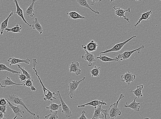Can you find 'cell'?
I'll use <instances>...</instances> for the list:
<instances>
[{
  "label": "cell",
  "mask_w": 161,
  "mask_h": 119,
  "mask_svg": "<svg viewBox=\"0 0 161 119\" xmlns=\"http://www.w3.org/2000/svg\"><path fill=\"white\" fill-rule=\"evenodd\" d=\"M37 64V59H33V69L35 71L36 75L37 76V77L39 79L40 82V84H41L42 87V89L43 90L44 95L45 97L43 98V100L45 101L48 100L49 102L52 101L54 100H56L57 98L54 97V96H55L56 93L55 92H51L50 90L48 89L47 88L44 86L43 82H42L41 79H40V76L38 75L37 70L35 69V67Z\"/></svg>",
  "instance_id": "1"
},
{
  "label": "cell",
  "mask_w": 161,
  "mask_h": 119,
  "mask_svg": "<svg viewBox=\"0 0 161 119\" xmlns=\"http://www.w3.org/2000/svg\"><path fill=\"white\" fill-rule=\"evenodd\" d=\"M124 96L123 94L120 95L119 98L116 103L111 104L108 110L107 115L110 119H115L117 116L121 115V112L118 107V103L121 99L123 98Z\"/></svg>",
  "instance_id": "2"
},
{
  "label": "cell",
  "mask_w": 161,
  "mask_h": 119,
  "mask_svg": "<svg viewBox=\"0 0 161 119\" xmlns=\"http://www.w3.org/2000/svg\"><path fill=\"white\" fill-rule=\"evenodd\" d=\"M7 100L11 103H12L14 104L19 105L23 106L30 114L33 116L35 115V113L31 112L28 109L27 107L26 106V104L23 102L22 98L19 97L18 96L16 95H9Z\"/></svg>",
  "instance_id": "3"
},
{
  "label": "cell",
  "mask_w": 161,
  "mask_h": 119,
  "mask_svg": "<svg viewBox=\"0 0 161 119\" xmlns=\"http://www.w3.org/2000/svg\"><path fill=\"white\" fill-rule=\"evenodd\" d=\"M86 77H83L81 80L78 81L77 80L72 81V82H69L67 86L68 90L69 91L68 95L69 96L70 98L73 99L74 98V93L76 89L79 86V84L82 81H84Z\"/></svg>",
  "instance_id": "4"
},
{
  "label": "cell",
  "mask_w": 161,
  "mask_h": 119,
  "mask_svg": "<svg viewBox=\"0 0 161 119\" xmlns=\"http://www.w3.org/2000/svg\"><path fill=\"white\" fill-rule=\"evenodd\" d=\"M56 94L57 97L59 99L61 103V104L62 109V112L65 114L66 119H67L68 118H70V117H72V111L70 110V108L68 107L67 104L64 102L63 99L59 91H58L57 92H56Z\"/></svg>",
  "instance_id": "5"
},
{
  "label": "cell",
  "mask_w": 161,
  "mask_h": 119,
  "mask_svg": "<svg viewBox=\"0 0 161 119\" xmlns=\"http://www.w3.org/2000/svg\"><path fill=\"white\" fill-rule=\"evenodd\" d=\"M136 37V35L133 36V37L130 38V39L126 40V41L116 44L113 47L111 48V49L104 50L103 52H100L99 54H106L111 52L119 51L128 42H129L130 40L133 39V38Z\"/></svg>",
  "instance_id": "6"
},
{
  "label": "cell",
  "mask_w": 161,
  "mask_h": 119,
  "mask_svg": "<svg viewBox=\"0 0 161 119\" xmlns=\"http://www.w3.org/2000/svg\"><path fill=\"white\" fill-rule=\"evenodd\" d=\"M145 47L144 45H142L140 47L137 49L134 50L130 51H125L123 53L119 54L118 56L117 57L120 61L123 60H127L130 57L131 55L135 52H137L138 53H140L141 50L144 49Z\"/></svg>",
  "instance_id": "7"
},
{
  "label": "cell",
  "mask_w": 161,
  "mask_h": 119,
  "mask_svg": "<svg viewBox=\"0 0 161 119\" xmlns=\"http://www.w3.org/2000/svg\"><path fill=\"white\" fill-rule=\"evenodd\" d=\"M136 76L130 71L121 76V80L123 82H125L128 86H129L131 83L133 82L135 79Z\"/></svg>",
  "instance_id": "8"
},
{
  "label": "cell",
  "mask_w": 161,
  "mask_h": 119,
  "mask_svg": "<svg viewBox=\"0 0 161 119\" xmlns=\"http://www.w3.org/2000/svg\"><path fill=\"white\" fill-rule=\"evenodd\" d=\"M5 100L7 101L8 104H9L10 107L13 110V113L16 116L21 117L23 118V115L25 112L22 110L19 106H15L13 105L11 102H10L6 98Z\"/></svg>",
  "instance_id": "9"
},
{
  "label": "cell",
  "mask_w": 161,
  "mask_h": 119,
  "mask_svg": "<svg viewBox=\"0 0 161 119\" xmlns=\"http://www.w3.org/2000/svg\"><path fill=\"white\" fill-rule=\"evenodd\" d=\"M113 8L115 10V13L116 16H117L118 17H123L124 19L126 20V21L129 23H130L129 19L128 18H126V16L125 15V13L126 12H128L129 13L131 11V9L130 8L124 10L122 8H116L115 6L113 7Z\"/></svg>",
  "instance_id": "10"
},
{
  "label": "cell",
  "mask_w": 161,
  "mask_h": 119,
  "mask_svg": "<svg viewBox=\"0 0 161 119\" xmlns=\"http://www.w3.org/2000/svg\"><path fill=\"white\" fill-rule=\"evenodd\" d=\"M98 44L94 40H91V41L87 45H82V47L84 50H85L89 52L95 51L98 47Z\"/></svg>",
  "instance_id": "11"
},
{
  "label": "cell",
  "mask_w": 161,
  "mask_h": 119,
  "mask_svg": "<svg viewBox=\"0 0 161 119\" xmlns=\"http://www.w3.org/2000/svg\"><path fill=\"white\" fill-rule=\"evenodd\" d=\"M84 50L86 53L85 55L82 56V59H84L89 62L88 66H91L92 65V62L96 61V57L94 56L93 54L89 53L85 50Z\"/></svg>",
  "instance_id": "12"
},
{
  "label": "cell",
  "mask_w": 161,
  "mask_h": 119,
  "mask_svg": "<svg viewBox=\"0 0 161 119\" xmlns=\"http://www.w3.org/2000/svg\"><path fill=\"white\" fill-rule=\"evenodd\" d=\"M13 85H20L25 86V85L22 84H16L12 81L9 76H7L5 79L3 80L0 82V86L3 88H5L7 86Z\"/></svg>",
  "instance_id": "13"
},
{
  "label": "cell",
  "mask_w": 161,
  "mask_h": 119,
  "mask_svg": "<svg viewBox=\"0 0 161 119\" xmlns=\"http://www.w3.org/2000/svg\"><path fill=\"white\" fill-rule=\"evenodd\" d=\"M100 105L102 106L107 105V104L103 100H94L88 103L78 106V108H84L87 106H91L94 107V109L97 108V106H99Z\"/></svg>",
  "instance_id": "14"
},
{
  "label": "cell",
  "mask_w": 161,
  "mask_h": 119,
  "mask_svg": "<svg viewBox=\"0 0 161 119\" xmlns=\"http://www.w3.org/2000/svg\"><path fill=\"white\" fill-rule=\"evenodd\" d=\"M7 61L9 62V67L12 65L17 64L18 63H24L27 64H29L30 63V60L29 58L25 59H18L13 57H11L8 59Z\"/></svg>",
  "instance_id": "15"
},
{
  "label": "cell",
  "mask_w": 161,
  "mask_h": 119,
  "mask_svg": "<svg viewBox=\"0 0 161 119\" xmlns=\"http://www.w3.org/2000/svg\"><path fill=\"white\" fill-rule=\"evenodd\" d=\"M79 64L78 62L76 63L74 62H72V63L69 65L70 73L74 72L76 74V75H80L81 73V70L79 68Z\"/></svg>",
  "instance_id": "16"
},
{
  "label": "cell",
  "mask_w": 161,
  "mask_h": 119,
  "mask_svg": "<svg viewBox=\"0 0 161 119\" xmlns=\"http://www.w3.org/2000/svg\"><path fill=\"white\" fill-rule=\"evenodd\" d=\"M14 2L15 3L16 7V11L15 12V13L21 18L24 23L27 24L29 27H31L32 25L28 23L24 18L23 10L19 6L18 1L17 0H14Z\"/></svg>",
  "instance_id": "17"
},
{
  "label": "cell",
  "mask_w": 161,
  "mask_h": 119,
  "mask_svg": "<svg viewBox=\"0 0 161 119\" xmlns=\"http://www.w3.org/2000/svg\"><path fill=\"white\" fill-rule=\"evenodd\" d=\"M152 11H148L146 13H144L142 14L140 18L139 19L137 23L134 24V27H136L140 23H141L142 21H148L150 18V15H152Z\"/></svg>",
  "instance_id": "18"
},
{
  "label": "cell",
  "mask_w": 161,
  "mask_h": 119,
  "mask_svg": "<svg viewBox=\"0 0 161 119\" xmlns=\"http://www.w3.org/2000/svg\"><path fill=\"white\" fill-rule=\"evenodd\" d=\"M136 97L135 98L133 101L129 104L127 105V103H126V104L124 105V107L130 108L136 111L139 112L140 108V106H139L140 103L136 102Z\"/></svg>",
  "instance_id": "19"
},
{
  "label": "cell",
  "mask_w": 161,
  "mask_h": 119,
  "mask_svg": "<svg viewBox=\"0 0 161 119\" xmlns=\"http://www.w3.org/2000/svg\"><path fill=\"white\" fill-rule=\"evenodd\" d=\"M102 105L98 106V108L95 109L93 117L91 119L101 118H104V115L102 113Z\"/></svg>",
  "instance_id": "20"
},
{
  "label": "cell",
  "mask_w": 161,
  "mask_h": 119,
  "mask_svg": "<svg viewBox=\"0 0 161 119\" xmlns=\"http://www.w3.org/2000/svg\"><path fill=\"white\" fill-rule=\"evenodd\" d=\"M32 27L33 29L37 30L39 32L40 34H42L43 33V28L38 21L37 17H35L34 21L32 22Z\"/></svg>",
  "instance_id": "21"
},
{
  "label": "cell",
  "mask_w": 161,
  "mask_h": 119,
  "mask_svg": "<svg viewBox=\"0 0 161 119\" xmlns=\"http://www.w3.org/2000/svg\"><path fill=\"white\" fill-rule=\"evenodd\" d=\"M37 1L35 0H33L32 1V3L30 5L29 7H28L27 9L26 10L25 13V15L27 16L28 17H33L34 15H35V13H34V10L33 9V6L34 4L35 1Z\"/></svg>",
  "instance_id": "22"
},
{
  "label": "cell",
  "mask_w": 161,
  "mask_h": 119,
  "mask_svg": "<svg viewBox=\"0 0 161 119\" xmlns=\"http://www.w3.org/2000/svg\"><path fill=\"white\" fill-rule=\"evenodd\" d=\"M76 1L77 2L78 4L81 6L88 8L96 14H99L100 13L98 11H94V10L92 9V8L88 4L87 1H86V0H76Z\"/></svg>",
  "instance_id": "23"
},
{
  "label": "cell",
  "mask_w": 161,
  "mask_h": 119,
  "mask_svg": "<svg viewBox=\"0 0 161 119\" xmlns=\"http://www.w3.org/2000/svg\"><path fill=\"white\" fill-rule=\"evenodd\" d=\"M144 88L143 85L138 86L136 88L134 91H131V92L133 93V94L136 96V98H139L143 96L142 91Z\"/></svg>",
  "instance_id": "24"
},
{
  "label": "cell",
  "mask_w": 161,
  "mask_h": 119,
  "mask_svg": "<svg viewBox=\"0 0 161 119\" xmlns=\"http://www.w3.org/2000/svg\"><path fill=\"white\" fill-rule=\"evenodd\" d=\"M70 18L72 19H86L85 17L80 15L79 13L76 11H72L67 13Z\"/></svg>",
  "instance_id": "25"
},
{
  "label": "cell",
  "mask_w": 161,
  "mask_h": 119,
  "mask_svg": "<svg viewBox=\"0 0 161 119\" xmlns=\"http://www.w3.org/2000/svg\"><path fill=\"white\" fill-rule=\"evenodd\" d=\"M14 13V12L13 11H12L11 12V13H10L9 15V16H8L7 18L1 23V35H3L4 30L6 29L8 25V22H9V18L11 17L13 15Z\"/></svg>",
  "instance_id": "26"
},
{
  "label": "cell",
  "mask_w": 161,
  "mask_h": 119,
  "mask_svg": "<svg viewBox=\"0 0 161 119\" xmlns=\"http://www.w3.org/2000/svg\"><path fill=\"white\" fill-rule=\"evenodd\" d=\"M96 58V59H99L102 62H117L119 60V59L117 57L114 58H111L106 56H102L101 54H100V56Z\"/></svg>",
  "instance_id": "27"
},
{
  "label": "cell",
  "mask_w": 161,
  "mask_h": 119,
  "mask_svg": "<svg viewBox=\"0 0 161 119\" xmlns=\"http://www.w3.org/2000/svg\"><path fill=\"white\" fill-rule=\"evenodd\" d=\"M4 70L6 71L11 72L13 74H18L21 73V72L20 71H17L11 69V68L8 67L4 64H0V71H4Z\"/></svg>",
  "instance_id": "28"
},
{
  "label": "cell",
  "mask_w": 161,
  "mask_h": 119,
  "mask_svg": "<svg viewBox=\"0 0 161 119\" xmlns=\"http://www.w3.org/2000/svg\"><path fill=\"white\" fill-rule=\"evenodd\" d=\"M61 108L62 105L61 104H58L55 103H52L49 106L47 107L46 108L47 109L49 110L51 112H55L57 111H58V110L60 109Z\"/></svg>",
  "instance_id": "29"
},
{
  "label": "cell",
  "mask_w": 161,
  "mask_h": 119,
  "mask_svg": "<svg viewBox=\"0 0 161 119\" xmlns=\"http://www.w3.org/2000/svg\"><path fill=\"white\" fill-rule=\"evenodd\" d=\"M22 28L23 27L21 25H19L18 24H17L15 27L12 28L11 29H9V28H7L5 30L7 32H12L14 33H21Z\"/></svg>",
  "instance_id": "30"
},
{
  "label": "cell",
  "mask_w": 161,
  "mask_h": 119,
  "mask_svg": "<svg viewBox=\"0 0 161 119\" xmlns=\"http://www.w3.org/2000/svg\"><path fill=\"white\" fill-rule=\"evenodd\" d=\"M34 81V80L31 79H27L25 81L23 82V84L25 85V86H27V87H30V88L32 91H35L36 89L35 88L33 84V82Z\"/></svg>",
  "instance_id": "31"
},
{
  "label": "cell",
  "mask_w": 161,
  "mask_h": 119,
  "mask_svg": "<svg viewBox=\"0 0 161 119\" xmlns=\"http://www.w3.org/2000/svg\"><path fill=\"white\" fill-rule=\"evenodd\" d=\"M100 67L94 66V69L90 71L92 77H98L99 76Z\"/></svg>",
  "instance_id": "32"
},
{
  "label": "cell",
  "mask_w": 161,
  "mask_h": 119,
  "mask_svg": "<svg viewBox=\"0 0 161 119\" xmlns=\"http://www.w3.org/2000/svg\"><path fill=\"white\" fill-rule=\"evenodd\" d=\"M17 67L18 68L21 70L22 72H23V74L26 76L27 79H31V74L28 73V72L25 70L24 67L22 68L21 65L19 64H17Z\"/></svg>",
  "instance_id": "33"
},
{
  "label": "cell",
  "mask_w": 161,
  "mask_h": 119,
  "mask_svg": "<svg viewBox=\"0 0 161 119\" xmlns=\"http://www.w3.org/2000/svg\"><path fill=\"white\" fill-rule=\"evenodd\" d=\"M58 111H55L53 114H50L48 115L45 116L46 119H58V117L57 116Z\"/></svg>",
  "instance_id": "34"
},
{
  "label": "cell",
  "mask_w": 161,
  "mask_h": 119,
  "mask_svg": "<svg viewBox=\"0 0 161 119\" xmlns=\"http://www.w3.org/2000/svg\"><path fill=\"white\" fill-rule=\"evenodd\" d=\"M7 106H0V111L4 114L6 113Z\"/></svg>",
  "instance_id": "35"
},
{
  "label": "cell",
  "mask_w": 161,
  "mask_h": 119,
  "mask_svg": "<svg viewBox=\"0 0 161 119\" xmlns=\"http://www.w3.org/2000/svg\"><path fill=\"white\" fill-rule=\"evenodd\" d=\"M19 76V78L21 82H24L27 79L26 76L24 75L23 74H20Z\"/></svg>",
  "instance_id": "36"
},
{
  "label": "cell",
  "mask_w": 161,
  "mask_h": 119,
  "mask_svg": "<svg viewBox=\"0 0 161 119\" xmlns=\"http://www.w3.org/2000/svg\"><path fill=\"white\" fill-rule=\"evenodd\" d=\"M7 102L5 98H1L0 99V106H7Z\"/></svg>",
  "instance_id": "37"
},
{
  "label": "cell",
  "mask_w": 161,
  "mask_h": 119,
  "mask_svg": "<svg viewBox=\"0 0 161 119\" xmlns=\"http://www.w3.org/2000/svg\"><path fill=\"white\" fill-rule=\"evenodd\" d=\"M86 113L85 110L82 111L81 115L79 117V118H77V119H89L86 118L85 114Z\"/></svg>",
  "instance_id": "38"
},
{
  "label": "cell",
  "mask_w": 161,
  "mask_h": 119,
  "mask_svg": "<svg viewBox=\"0 0 161 119\" xmlns=\"http://www.w3.org/2000/svg\"><path fill=\"white\" fill-rule=\"evenodd\" d=\"M107 112L108 110H102V113L104 115V119H107Z\"/></svg>",
  "instance_id": "39"
},
{
  "label": "cell",
  "mask_w": 161,
  "mask_h": 119,
  "mask_svg": "<svg viewBox=\"0 0 161 119\" xmlns=\"http://www.w3.org/2000/svg\"><path fill=\"white\" fill-rule=\"evenodd\" d=\"M92 1V2H91V5H93L95 4L96 3L100 2L101 1H96V0H92V1Z\"/></svg>",
  "instance_id": "40"
},
{
  "label": "cell",
  "mask_w": 161,
  "mask_h": 119,
  "mask_svg": "<svg viewBox=\"0 0 161 119\" xmlns=\"http://www.w3.org/2000/svg\"><path fill=\"white\" fill-rule=\"evenodd\" d=\"M4 117V114L0 111V118H3Z\"/></svg>",
  "instance_id": "41"
},
{
  "label": "cell",
  "mask_w": 161,
  "mask_h": 119,
  "mask_svg": "<svg viewBox=\"0 0 161 119\" xmlns=\"http://www.w3.org/2000/svg\"><path fill=\"white\" fill-rule=\"evenodd\" d=\"M33 119H40V117L39 115H37L36 116H34Z\"/></svg>",
  "instance_id": "42"
},
{
  "label": "cell",
  "mask_w": 161,
  "mask_h": 119,
  "mask_svg": "<svg viewBox=\"0 0 161 119\" xmlns=\"http://www.w3.org/2000/svg\"><path fill=\"white\" fill-rule=\"evenodd\" d=\"M0 119H7L6 118L4 117L3 118H0Z\"/></svg>",
  "instance_id": "43"
},
{
  "label": "cell",
  "mask_w": 161,
  "mask_h": 119,
  "mask_svg": "<svg viewBox=\"0 0 161 119\" xmlns=\"http://www.w3.org/2000/svg\"><path fill=\"white\" fill-rule=\"evenodd\" d=\"M17 116H15V117H14V118L13 119H16V118H17Z\"/></svg>",
  "instance_id": "44"
},
{
  "label": "cell",
  "mask_w": 161,
  "mask_h": 119,
  "mask_svg": "<svg viewBox=\"0 0 161 119\" xmlns=\"http://www.w3.org/2000/svg\"><path fill=\"white\" fill-rule=\"evenodd\" d=\"M144 119H150L148 118H144Z\"/></svg>",
  "instance_id": "45"
},
{
  "label": "cell",
  "mask_w": 161,
  "mask_h": 119,
  "mask_svg": "<svg viewBox=\"0 0 161 119\" xmlns=\"http://www.w3.org/2000/svg\"><path fill=\"white\" fill-rule=\"evenodd\" d=\"M102 119L101 118H96V119Z\"/></svg>",
  "instance_id": "46"
},
{
  "label": "cell",
  "mask_w": 161,
  "mask_h": 119,
  "mask_svg": "<svg viewBox=\"0 0 161 119\" xmlns=\"http://www.w3.org/2000/svg\"></svg>",
  "instance_id": "47"
}]
</instances>
